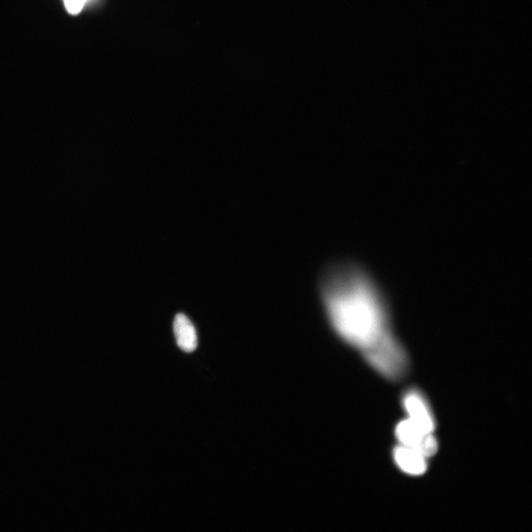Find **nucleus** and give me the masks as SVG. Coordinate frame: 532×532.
Masks as SVG:
<instances>
[{"label":"nucleus","mask_w":532,"mask_h":532,"mask_svg":"<svg viewBox=\"0 0 532 532\" xmlns=\"http://www.w3.org/2000/svg\"><path fill=\"white\" fill-rule=\"evenodd\" d=\"M318 287L332 330L366 362L400 341L383 292L360 264L331 262L322 271Z\"/></svg>","instance_id":"obj_1"},{"label":"nucleus","mask_w":532,"mask_h":532,"mask_svg":"<svg viewBox=\"0 0 532 532\" xmlns=\"http://www.w3.org/2000/svg\"><path fill=\"white\" fill-rule=\"evenodd\" d=\"M398 444L408 446L430 459L439 450V443L433 433L426 432L411 420L406 419L399 422L395 430Z\"/></svg>","instance_id":"obj_2"},{"label":"nucleus","mask_w":532,"mask_h":532,"mask_svg":"<svg viewBox=\"0 0 532 532\" xmlns=\"http://www.w3.org/2000/svg\"><path fill=\"white\" fill-rule=\"evenodd\" d=\"M402 406L407 419L428 433H434L436 423L431 405L425 396L416 388L407 391L402 397Z\"/></svg>","instance_id":"obj_3"},{"label":"nucleus","mask_w":532,"mask_h":532,"mask_svg":"<svg viewBox=\"0 0 532 532\" xmlns=\"http://www.w3.org/2000/svg\"><path fill=\"white\" fill-rule=\"evenodd\" d=\"M393 458L398 468L411 476H421L428 468L427 458L420 452L398 444L393 451Z\"/></svg>","instance_id":"obj_4"},{"label":"nucleus","mask_w":532,"mask_h":532,"mask_svg":"<svg viewBox=\"0 0 532 532\" xmlns=\"http://www.w3.org/2000/svg\"><path fill=\"white\" fill-rule=\"evenodd\" d=\"M173 328L178 346L186 353L193 352L197 347V337L191 321L183 313H178Z\"/></svg>","instance_id":"obj_5"},{"label":"nucleus","mask_w":532,"mask_h":532,"mask_svg":"<svg viewBox=\"0 0 532 532\" xmlns=\"http://www.w3.org/2000/svg\"><path fill=\"white\" fill-rule=\"evenodd\" d=\"M93 0H62L65 10L71 15H78Z\"/></svg>","instance_id":"obj_6"}]
</instances>
